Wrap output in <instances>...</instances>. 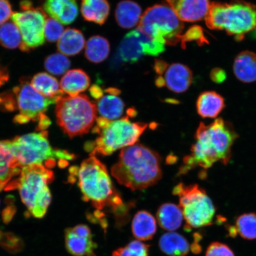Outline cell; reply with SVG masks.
<instances>
[{"label": "cell", "instance_id": "d6a6232c", "mask_svg": "<svg viewBox=\"0 0 256 256\" xmlns=\"http://www.w3.org/2000/svg\"><path fill=\"white\" fill-rule=\"evenodd\" d=\"M70 66L71 62L68 58L60 53L48 56L44 62L46 71L55 76L63 74L69 69Z\"/></svg>", "mask_w": 256, "mask_h": 256}, {"label": "cell", "instance_id": "60d3db41", "mask_svg": "<svg viewBox=\"0 0 256 256\" xmlns=\"http://www.w3.org/2000/svg\"><path fill=\"white\" fill-rule=\"evenodd\" d=\"M168 67V64L164 62V60H156L154 68L156 74H158L160 76H162V74L166 72Z\"/></svg>", "mask_w": 256, "mask_h": 256}, {"label": "cell", "instance_id": "d6986e66", "mask_svg": "<svg viewBox=\"0 0 256 256\" xmlns=\"http://www.w3.org/2000/svg\"><path fill=\"white\" fill-rule=\"evenodd\" d=\"M233 72L240 82H256V54L249 50L238 54L234 62Z\"/></svg>", "mask_w": 256, "mask_h": 256}, {"label": "cell", "instance_id": "cb8c5ba5", "mask_svg": "<svg viewBox=\"0 0 256 256\" xmlns=\"http://www.w3.org/2000/svg\"><path fill=\"white\" fill-rule=\"evenodd\" d=\"M156 231V222L154 217L146 210H140L134 216L132 222V232L138 240H151Z\"/></svg>", "mask_w": 256, "mask_h": 256}, {"label": "cell", "instance_id": "277c9868", "mask_svg": "<svg viewBox=\"0 0 256 256\" xmlns=\"http://www.w3.org/2000/svg\"><path fill=\"white\" fill-rule=\"evenodd\" d=\"M204 20L210 30L225 31L241 41L256 28V6L243 0L211 2Z\"/></svg>", "mask_w": 256, "mask_h": 256}, {"label": "cell", "instance_id": "7c38bea8", "mask_svg": "<svg viewBox=\"0 0 256 256\" xmlns=\"http://www.w3.org/2000/svg\"><path fill=\"white\" fill-rule=\"evenodd\" d=\"M12 20L20 30L22 43L20 49L24 52L39 47L44 43V30L46 20V12L40 8L14 12Z\"/></svg>", "mask_w": 256, "mask_h": 256}, {"label": "cell", "instance_id": "2e32d148", "mask_svg": "<svg viewBox=\"0 0 256 256\" xmlns=\"http://www.w3.org/2000/svg\"><path fill=\"white\" fill-rule=\"evenodd\" d=\"M165 86L176 94L187 91L193 82V73L186 66L174 63L168 67L164 76Z\"/></svg>", "mask_w": 256, "mask_h": 256}, {"label": "cell", "instance_id": "e575fe53", "mask_svg": "<svg viewBox=\"0 0 256 256\" xmlns=\"http://www.w3.org/2000/svg\"><path fill=\"white\" fill-rule=\"evenodd\" d=\"M193 41L196 42L199 46L208 44V40L204 36V30L199 26H193L188 28L184 34H182L180 41L182 47L185 48L187 43Z\"/></svg>", "mask_w": 256, "mask_h": 256}, {"label": "cell", "instance_id": "52a82bcc", "mask_svg": "<svg viewBox=\"0 0 256 256\" xmlns=\"http://www.w3.org/2000/svg\"><path fill=\"white\" fill-rule=\"evenodd\" d=\"M53 172L44 166H24L16 179L12 190L18 188L22 202L36 218L46 215L50 206L51 196L48 184L54 180Z\"/></svg>", "mask_w": 256, "mask_h": 256}, {"label": "cell", "instance_id": "b9f144b4", "mask_svg": "<svg viewBox=\"0 0 256 256\" xmlns=\"http://www.w3.org/2000/svg\"><path fill=\"white\" fill-rule=\"evenodd\" d=\"M9 80L8 70L5 66H0V87L4 85Z\"/></svg>", "mask_w": 256, "mask_h": 256}, {"label": "cell", "instance_id": "836d02e7", "mask_svg": "<svg viewBox=\"0 0 256 256\" xmlns=\"http://www.w3.org/2000/svg\"><path fill=\"white\" fill-rule=\"evenodd\" d=\"M149 246L138 240L131 242L126 247L114 252L112 256H148Z\"/></svg>", "mask_w": 256, "mask_h": 256}, {"label": "cell", "instance_id": "ac0fdd59", "mask_svg": "<svg viewBox=\"0 0 256 256\" xmlns=\"http://www.w3.org/2000/svg\"><path fill=\"white\" fill-rule=\"evenodd\" d=\"M225 107L224 98L216 92L206 91L202 92L197 99V112L203 118L214 119L218 116Z\"/></svg>", "mask_w": 256, "mask_h": 256}, {"label": "cell", "instance_id": "1f68e13d", "mask_svg": "<svg viewBox=\"0 0 256 256\" xmlns=\"http://www.w3.org/2000/svg\"><path fill=\"white\" fill-rule=\"evenodd\" d=\"M235 228L242 238L256 239V214L248 213L240 216L236 220Z\"/></svg>", "mask_w": 256, "mask_h": 256}, {"label": "cell", "instance_id": "f6af8a7d", "mask_svg": "<svg viewBox=\"0 0 256 256\" xmlns=\"http://www.w3.org/2000/svg\"><path fill=\"white\" fill-rule=\"evenodd\" d=\"M32 8H34L33 4H32V2L30 0H24V1L21 2L20 8L22 11L28 10H30Z\"/></svg>", "mask_w": 256, "mask_h": 256}, {"label": "cell", "instance_id": "8d00e7d4", "mask_svg": "<svg viewBox=\"0 0 256 256\" xmlns=\"http://www.w3.org/2000/svg\"><path fill=\"white\" fill-rule=\"evenodd\" d=\"M0 246L6 250L16 254L23 249L24 244L20 238L14 234L8 232L3 234L2 239L0 240Z\"/></svg>", "mask_w": 256, "mask_h": 256}, {"label": "cell", "instance_id": "f1b7e54d", "mask_svg": "<svg viewBox=\"0 0 256 256\" xmlns=\"http://www.w3.org/2000/svg\"><path fill=\"white\" fill-rule=\"evenodd\" d=\"M96 107L100 117L115 120L122 116L124 104L118 95L108 94L98 99Z\"/></svg>", "mask_w": 256, "mask_h": 256}, {"label": "cell", "instance_id": "7402d4cb", "mask_svg": "<svg viewBox=\"0 0 256 256\" xmlns=\"http://www.w3.org/2000/svg\"><path fill=\"white\" fill-rule=\"evenodd\" d=\"M119 56L124 62H137L144 56L137 30L127 34L119 46Z\"/></svg>", "mask_w": 256, "mask_h": 256}, {"label": "cell", "instance_id": "ab89813d", "mask_svg": "<svg viewBox=\"0 0 256 256\" xmlns=\"http://www.w3.org/2000/svg\"><path fill=\"white\" fill-rule=\"evenodd\" d=\"M210 78L211 80L216 84H220L226 78V74L222 68H214L210 72Z\"/></svg>", "mask_w": 256, "mask_h": 256}, {"label": "cell", "instance_id": "bcb514c9", "mask_svg": "<svg viewBox=\"0 0 256 256\" xmlns=\"http://www.w3.org/2000/svg\"><path fill=\"white\" fill-rule=\"evenodd\" d=\"M2 234H3V233H2L1 232V231H0V240L2 239Z\"/></svg>", "mask_w": 256, "mask_h": 256}, {"label": "cell", "instance_id": "8992f818", "mask_svg": "<svg viewBox=\"0 0 256 256\" xmlns=\"http://www.w3.org/2000/svg\"><path fill=\"white\" fill-rule=\"evenodd\" d=\"M2 142L22 167L38 164L50 168L55 167L57 162L64 166L75 156L64 150L54 149L46 130L26 134Z\"/></svg>", "mask_w": 256, "mask_h": 256}, {"label": "cell", "instance_id": "8fae6325", "mask_svg": "<svg viewBox=\"0 0 256 256\" xmlns=\"http://www.w3.org/2000/svg\"><path fill=\"white\" fill-rule=\"evenodd\" d=\"M12 92L19 110V114L14 118L16 123L26 124L30 120L40 122L47 117L44 112L48 107L58 102L56 99L44 97L24 80L14 88Z\"/></svg>", "mask_w": 256, "mask_h": 256}, {"label": "cell", "instance_id": "ba28073f", "mask_svg": "<svg viewBox=\"0 0 256 256\" xmlns=\"http://www.w3.org/2000/svg\"><path fill=\"white\" fill-rule=\"evenodd\" d=\"M56 114L58 124L70 137L89 132L97 120L96 104L87 96H63L56 102Z\"/></svg>", "mask_w": 256, "mask_h": 256}, {"label": "cell", "instance_id": "ffe728a7", "mask_svg": "<svg viewBox=\"0 0 256 256\" xmlns=\"http://www.w3.org/2000/svg\"><path fill=\"white\" fill-rule=\"evenodd\" d=\"M90 84L88 76L82 70H70L62 76L60 88L70 96H76L87 90Z\"/></svg>", "mask_w": 256, "mask_h": 256}, {"label": "cell", "instance_id": "ee69618b", "mask_svg": "<svg viewBox=\"0 0 256 256\" xmlns=\"http://www.w3.org/2000/svg\"><path fill=\"white\" fill-rule=\"evenodd\" d=\"M14 208H10L7 210H4L2 214V219L5 223H8L10 222L12 218L14 217Z\"/></svg>", "mask_w": 256, "mask_h": 256}, {"label": "cell", "instance_id": "74e56055", "mask_svg": "<svg viewBox=\"0 0 256 256\" xmlns=\"http://www.w3.org/2000/svg\"><path fill=\"white\" fill-rule=\"evenodd\" d=\"M206 256H235L228 246L222 243L216 242L208 247Z\"/></svg>", "mask_w": 256, "mask_h": 256}, {"label": "cell", "instance_id": "5b68a950", "mask_svg": "<svg viewBox=\"0 0 256 256\" xmlns=\"http://www.w3.org/2000/svg\"><path fill=\"white\" fill-rule=\"evenodd\" d=\"M147 126L146 123L132 122L129 116L115 120L98 118L94 129L98 136L86 144V149L90 155H111L118 150L135 145Z\"/></svg>", "mask_w": 256, "mask_h": 256}, {"label": "cell", "instance_id": "d4e9b609", "mask_svg": "<svg viewBox=\"0 0 256 256\" xmlns=\"http://www.w3.org/2000/svg\"><path fill=\"white\" fill-rule=\"evenodd\" d=\"M81 12L86 20L104 24L110 12L108 0H82Z\"/></svg>", "mask_w": 256, "mask_h": 256}, {"label": "cell", "instance_id": "9c48e42d", "mask_svg": "<svg viewBox=\"0 0 256 256\" xmlns=\"http://www.w3.org/2000/svg\"><path fill=\"white\" fill-rule=\"evenodd\" d=\"M137 30L163 44L174 46L181 41L184 24L169 6L156 4L144 12Z\"/></svg>", "mask_w": 256, "mask_h": 256}, {"label": "cell", "instance_id": "83f0119b", "mask_svg": "<svg viewBox=\"0 0 256 256\" xmlns=\"http://www.w3.org/2000/svg\"><path fill=\"white\" fill-rule=\"evenodd\" d=\"M159 247L165 254L172 256H185L190 250L187 240L174 232L163 234L159 240Z\"/></svg>", "mask_w": 256, "mask_h": 256}, {"label": "cell", "instance_id": "4fadbf2b", "mask_svg": "<svg viewBox=\"0 0 256 256\" xmlns=\"http://www.w3.org/2000/svg\"><path fill=\"white\" fill-rule=\"evenodd\" d=\"M67 251L74 256H96L97 246L92 241L90 229L88 226L80 224L65 232Z\"/></svg>", "mask_w": 256, "mask_h": 256}, {"label": "cell", "instance_id": "603a6c76", "mask_svg": "<svg viewBox=\"0 0 256 256\" xmlns=\"http://www.w3.org/2000/svg\"><path fill=\"white\" fill-rule=\"evenodd\" d=\"M156 219L163 230L174 232L180 228L183 222L184 215L180 206L174 204L167 203L159 207L156 212Z\"/></svg>", "mask_w": 256, "mask_h": 256}, {"label": "cell", "instance_id": "3957f363", "mask_svg": "<svg viewBox=\"0 0 256 256\" xmlns=\"http://www.w3.org/2000/svg\"><path fill=\"white\" fill-rule=\"evenodd\" d=\"M70 172L78 177L82 199L90 202L96 209L110 206L115 210L122 209L123 201L115 190L106 167L96 156L90 155L80 168L70 169Z\"/></svg>", "mask_w": 256, "mask_h": 256}, {"label": "cell", "instance_id": "30bf717a", "mask_svg": "<svg viewBox=\"0 0 256 256\" xmlns=\"http://www.w3.org/2000/svg\"><path fill=\"white\" fill-rule=\"evenodd\" d=\"M179 197V206L188 228H198L210 225L216 214L212 201L199 185L180 184L174 190Z\"/></svg>", "mask_w": 256, "mask_h": 256}, {"label": "cell", "instance_id": "e0dca14e", "mask_svg": "<svg viewBox=\"0 0 256 256\" xmlns=\"http://www.w3.org/2000/svg\"><path fill=\"white\" fill-rule=\"evenodd\" d=\"M44 12L60 24H70L78 14V7L74 0H46Z\"/></svg>", "mask_w": 256, "mask_h": 256}, {"label": "cell", "instance_id": "d590c367", "mask_svg": "<svg viewBox=\"0 0 256 256\" xmlns=\"http://www.w3.org/2000/svg\"><path fill=\"white\" fill-rule=\"evenodd\" d=\"M64 32L63 26L52 18H47L44 24V38L50 43L58 41Z\"/></svg>", "mask_w": 256, "mask_h": 256}, {"label": "cell", "instance_id": "f546056e", "mask_svg": "<svg viewBox=\"0 0 256 256\" xmlns=\"http://www.w3.org/2000/svg\"><path fill=\"white\" fill-rule=\"evenodd\" d=\"M110 53V42L104 37L92 36L86 43L85 56L89 62L96 64L103 62Z\"/></svg>", "mask_w": 256, "mask_h": 256}, {"label": "cell", "instance_id": "4316f807", "mask_svg": "<svg viewBox=\"0 0 256 256\" xmlns=\"http://www.w3.org/2000/svg\"><path fill=\"white\" fill-rule=\"evenodd\" d=\"M31 85L44 97L58 101L63 97L64 92L58 80L46 72H40L34 76Z\"/></svg>", "mask_w": 256, "mask_h": 256}, {"label": "cell", "instance_id": "44dd1931", "mask_svg": "<svg viewBox=\"0 0 256 256\" xmlns=\"http://www.w3.org/2000/svg\"><path fill=\"white\" fill-rule=\"evenodd\" d=\"M142 15V10L140 5L130 0L120 2L115 11L117 23L124 28L135 27L139 24Z\"/></svg>", "mask_w": 256, "mask_h": 256}, {"label": "cell", "instance_id": "7a4b0ae2", "mask_svg": "<svg viewBox=\"0 0 256 256\" xmlns=\"http://www.w3.org/2000/svg\"><path fill=\"white\" fill-rule=\"evenodd\" d=\"M161 158L142 144L121 150L119 160L111 168V174L122 185L132 190L152 186L161 179Z\"/></svg>", "mask_w": 256, "mask_h": 256}, {"label": "cell", "instance_id": "f35d334b", "mask_svg": "<svg viewBox=\"0 0 256 256\" xmlns=\"http://www.w3.org/2000/svg\"><path fill=\"white\" fill-rule=\"evenodd\" d=\"M14 14L8 0H0V26L6 23Z\"/></svg>", "mask_w": 256, "mask_h": 256}, {"label": "cell", "instance_id": "7bdbcfd3", "mask_svg": "<svg viewBox=\"0 0 256 256\" xmlns=\"http://www.w3.org/2000/svg\"><path fill=\"white\" fill-rule=\"evenodd\" d=\"M90 92L92 97L98 100L99 98H101L103 96L104 92L103 90L98 86L94 85L90 89Z\"/></svg>", "mask_w": 256, "mask_h": 256}, {"label": "cell", "instance_id": "4dcf8cb0", "mask_svg": "<svg viewBox=\"0 0 256 256\" xmlns=\"http://www.w3.org/2000/svg\"><path fill=\"white\" fill-rule=\"evenodd\" d=\"M22 43V35L14 22H7L0 26V44L8 49H16Z\"/></svg>", "mask_w": 256, "mask_h": 256}, {"label": "cell", "instance_id": "6da1fadb", "mask_svg": "<svg viewBox=\"0 0 256 256\" xmlns=\"http://www.w3.org/2000/svg\"><path fill=\"white\" fill-rule=\"evenodd\" d=\"M238 138L232 124L222 118H218L208 126L201 122L195 135L196 142L192 146L191 154L184 158L180 174L196 167L210 168L218 162L226 165Z\"/></svg>", "mask_w": 256, "mask_h": 256}, {"label": "cell", "instance_id": "484cf974", "mask_svg": "<svg viewBox=\"0 0 256 256\" xmlns=\"http://www.w3.org/2000/svg\"><path fill=\"white\" fill-rule=\"evenodd\" d=\"M82 32L76 28H68L64 30L58 42V50L64 56H74L79 54L85 46Z\"/></svg>", "mask_w": 256, "mask_h": 256}, {"label": "cell", "instance_id": "9a60e30c", "mask_svg": "<svg viewBox=\"0 0 256 256\" xmlns=\"http://www.w3.org/2000/svg\"><path fill=\"white\" fill-rule=\"evenodd\" d=\"M23 168L2 142H0V191L10 190Z\"/></svg>", "mask_w": 256, "mask_h": 256}, {"label": "cell", "instance_id": "5bb4252c", "mask_svg": "<svg viewBox=\"0 0 256 256\" xmlns=\"http://www.w3.org/2000/svg\"><path fill=\"white\" fill-rule=\"evenodd\" d=\"M169 7L182 22H196L206 18L210 0H166Z\"/></svg>", "mask_w": 256, "mask_h": 256}]
</instances>
